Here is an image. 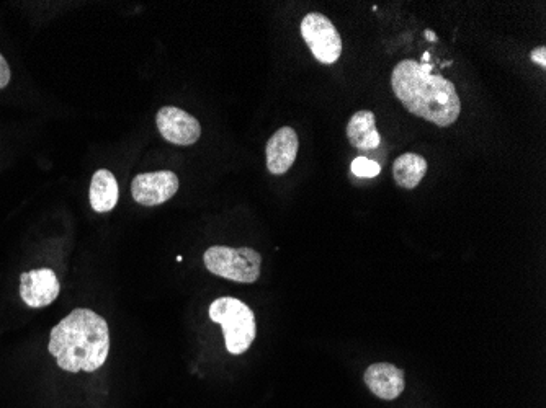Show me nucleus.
<instances>
[{
	"label": "nucleus",
	"instance_id": "obj_1",
	"mask_svg": "<svg viewBox=\"0 0 546 408\" xmlns=\"http://www.w3.org/2000/svg\"><path fill=\"white\" fill-rule=\"evenodd\" d=\"M391 87L411 115L439 128L452 126L460 116L461 102L455 85L440 74H427L414 59L396 64Z\"/></svg>",
	"mask_w": 546,
	"mask_h": 408
},
{
	"label": "nucleus",
	"instance_id": "obj_2",
	"mask_svg": "<svg viewBox=\"0 0 546 408\" xmlns=\"http://www.w3.org/2000/svg\"><path fill=\"white\" fill-rule=\"evenodd\" d=\"M48 348L63 371H97L110 351L107 322L90 309H76L51 330Z\"/></svg>",
	"mask_w": 546,
	"mask_h": 408
},
{
	"label": "nucleus",
	"instance_id": "obj_3",
	"mask_svg": "<svg viewBox=\"0 0 546 408\" xmlns=\"http://www.w3.org/2000/svg\"><path fill=\"white\" fill-rule=\"evenodd\" d=\"M210 319L221 325L226 350L242 355L256 340V315L251 307L236 298L216 299L210 306Z\"/></svg>",
	"mask_w": 546,
	"mask_h": 408
},
{
	"label": "nucleus",
	"instance_id": "obj_4",
	"mask_svg": "<svg viewBox=\"0 0 546 408\" xmlns=\"http://www.w3.org/2000/svg\"><path fill=\"white\" fill-rule=\"evenodd\" d=\"M205 267L213 275L236 283H256L262 273V257L254 249H231L215 245L206 250L203 257Z\"/></svg>",
	"mask_w": 546,
	"mask_h": 408
},
{
	"label": "nucleus",
	"instance_id": "obj_5",
	"mask_svg": "<svg viewBox=\"0 0 546 408\" xmlns=\"http://www.w3.org/2000/svg\"><path fill=\"white\" fill-rule=\"evenodd\" d=\"M300 30L303 40L319 63L331 66L339 61L342 54L341 35L326 15L318 12L306 15Z\"/></svg>",
	"mask_w": 546,
	"mask_h": 408
},
{
	"label": "nucleus",
	"instance_id": "obj_6",
	"mask_svg": "<svg viewBox=\"0 0 546 408\" xmlns=\"http://www.w3.org/2000/svg\"><path fill=\"white\" fill-rule=\"evenodd\" d=\"M156 123L162 138L177 146H192L202 136V126L197 118L177 107L157 111Z\"/></svg>",
	"mask_w": 546,
	"mask_h": 408
},
{
	"label": "nucleus",
	"instance_id": "obj_7",
	"mask_svg": "<svg viewBox=\"0 0 546 408\" xmlns=\"http://www.w3.org/2000/svg\"><path fill=\"white\" fill-rule=\"evenodd\" d=\"M179 191V177L174 172L141 173L131 183V195L136 203L157 206L166 203Z\"/></svg>",
	"mask_w": 546,
	"mask_h": 408
},
{
	"label": "nucleus",
	"instance_id": "obj_8",
	"mask_svg": "<svg viewBox=\"0 0 546 408\" xmlns=\"http://www.w3.org/2000/svg\"><path fill=\"white\" fill-rule=\"evenodd\" d=\"M61 291V284L50 268L23 273L20 278V296L28 307L40 309L56 301Z\"/></svg>",
	"mask_w": 546,
	"mask_h": 408
},
{
	"label": "nucleus",
	"instance_id": "obj_9",
	"mask_svg": "<svg viewBox=\"0 0 546 408\" xmlns=\"http://www.w3.org/2000/svg\"><path fill=\"white\" fill-rule=\"evenodd\" d=\"M300 139L295 129L283 126L267 142V169L272 175H285L295 164Z\"/></svg>",
	"mask_w": 546,
	"mask_h": 408
},
{
	"label": "nucleus",
	"instance_id": "obj_10",
	"mask_svg": "<svg viewBox=\"0 0 546 408\" xmlns=\"http://www.w3.org/2000/svg\"><path fill=\"white\" fill-rule=\"evenodd\" d=\"M368 389L383 400L398 399L403 394L406 381L401 369L391 363H375L365 371Z\"/></svg>",
	"mask_w": 546,
	"mask_h": 408
},
{
	"label": "nucleus",
	"instance_id": "obj_11",
	"mask_svg": "<svg viewBox=\"0 0 546 408\" xmlns=\"http://www.w3.org/2000/svg\"><path fill=\"white\" fill-rule=\"evenodd\" d=\"M350 146L360 151H373L380 147L381 136L376 129L375 113L370 110L357 111L347 125Z\"/></svg>",
	"mask_w": 546,
	"mask_h": 408
},
{
	"label": "nucleus",
	"instance_id": "obj_12",
	"mask_svg": "<svg viewBox=\"0 0 546 408\" xmlns=\"http://www.w3.org/2000/svg\"><path fill=\"white\" fill-rule=\"evenodd\" d=\"M120 188L117 178L110 170H97L90 182V204L97 213H110L118 203Z\"/></svg>",
	"mask_w": 546,
	"mask_h": 408
},
{
	"label": "nucleus",
	"instance_id": "obj_13",
	"mask_svg": "<svg viewBox=\"0 0 546 408\" xmlns=\"http://www.w3.org/2000/svg\"><path fill=\"white\" fill-rule=\"evenodd\" d=\"M427 160L414 152H406L393 162V178L396 185L404 190H414L424 180Z\"/></svg>",
	"mask_w": 546,
	"mask_h": 408
},
{
	"label": "nucleus",
	"instance_id": "obj_14",
	"mask_svg": "<svg viewBox=\"0 0 546 408\" xmlns=\"http://www.w3.org/2000/svg\"><path fill=\"white\" fill-rule=\"evenodd\" d=\"M350 169L357 177L375 178L376 175H380L381 165L375 160L367 159V157H357L350 165Z\"/></svg>",
	"mask_w": 546,
	"mask_h": 408
},
{
	"label": "nucleus",
	"instance_id": "obj_15",
	"mask_svg": "<svg viewBox=\"0 0 546 408\" xmlns=\"http://www.w3.org/2000/svg\"><path fill=\"white\" fill-rule=\"evenodd\" d=\"M10 82V67L5 61L4 56L0 54V90L5 89Z\"/></svg>",
	"mask_w": 546,
	"mask_h": 408
},
{
	"label": "nucleus",
	"instance_id": "obj_16",
	"mask_svg": "<svg viewBox=\"0 0 546 408\" xmlns=\"http://www.w3.org/2000/svg\"><path fill=\"white\" fill-rule=\"evenodd\" d=\"M532 61L538 66L546 67V48L545 46H538V48L532 51Z\"/></svg>",
	"mask_w": 546,
	"mask_h": 408
},
{
	"label": "nucleus",
	"instance_id": "obj_17",
	"mask_svg": "<svg viewBox=\"0 0 546 408\" xmlns=\"http://www.w3.org/2000/svg\"><path fill=\"white\" fill-rule=\"evenodd\" d=\"M426 38L429 41H437V36H435V33L432 32V30H426Z\"/></svg>",
	"mask_w": 546,
	"mask_h": 408
},
{
	"label": "nucleus",
	"instance_id": "obj_18",
	"mask_svg": "<svg viewBox=\"0 0 546 408\" xmlns=\"http://www.w3.org/2000/svg\"><path fill=\"white\" fill-rule=\"evenodd\" d=\"M430 59V53H424V56H422V64H429Z\"/></svg>",
	"mask_w": 546,
	"mask_h": 408
}]
</instances>
